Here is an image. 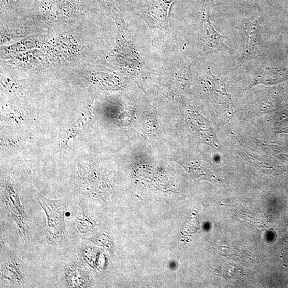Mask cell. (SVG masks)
<instances>
[{
	"mask_svg": "<svg viewBox=\"0 0 288 288\" xmlns=\"http://www.w3.org/2000/svg\"><path fill=\"white\" fill-rule=\"evenodd\" d=\"M39 203L46 213V238L50 242L61 241L65 235L66 205L62 200H51L40 195Z\"/></svg>",
	"mask_w": 288,
	"mask_h": 288,
	"instance_id": "cell-1",
	"label": "cell"
},
{
	"mask_svg": "<svg viewBox=\"0 0 288 288\" xmlns=\"http://www.w3.org/2000/svg\"><path fill=\"white\" fill-rule=\"evenodd\" d=\"M4 202L11 209V213L17 224L20 236L24 239L26 236V220L27 216L21 204L19 196L10 184L6 187Z\"/></svg>",
	"mask_w": 288,
	"mask_h": 288,
	"instance_id": "cell-2",
	"label": "cell"
},
{
	"mask_svg": "<svg viewBox=\"0 0 288 288\" xmlns=\"http://www.w3.org/2000/svg\"><path fill=\"white\" fill-rule=\"evenodd\" d=\"M66 280L72 287H85L90 284L87 274L79 266L71 264L65 268Z\"/></svg>",
	"mask_w": 288,
	"mask_h": 288,
	"instance_id": "cell-3",
	"label": "cell"
},
{
	"mask_svg": "<svg viewBox=\"0 0 288 288\" xmlns=\"http://www.w3.org/2000/svg\"><path fill=\"white\" fill-rule=\"evenodd\" d=\"M2 275L4 279L14 284H20L24 280L23 276L18 269V265L14 262L6 266Z\"/></svg>",
	"mask_w": 288,
	"mask_h": 288,
	"instance_id": "cell-4",
	"label": "cell"
},
{
	"mask_svg": "<svg viewBox=\"0 0 288 288\" xmlns=\"http://www.w3.org/2000/svg\"><path fill=\"white\" fill-rule=\"evenodd\" d=\"M75 223L77 228L82 234H84V233L88 231V230L91 228V226H89V225L91 224L90 221L88 220L84 214L82 216L76 217Z\"/></svg>",
	"mask_w": 288,
	"mask_h": 288,
	"instance_id": "cell-5",
	"label": "cell"
}]
</instances>
